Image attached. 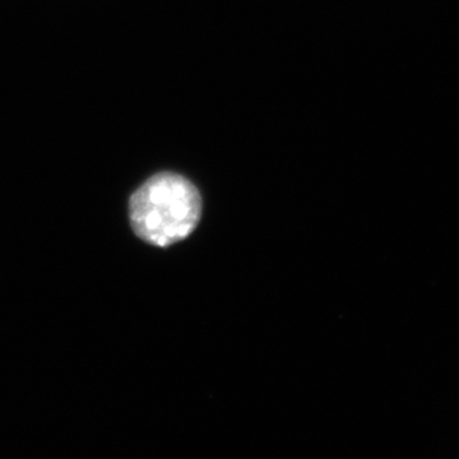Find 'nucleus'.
I'll use <instances>...</instances> for the list:
<instances>
[{
    "label": "nucleus",
    "instance_id": "nucleus-1",
    "mask_svg": "<svg viewBox=\"0 0 459 459\" xmlns=\"http://www.w3.org/2000/svg\"><path fill=\"white\" fill-rule=\"evenodd\" d=\"M202 213L198 189L181 175L161 172L135 190L129 216L135 234L147 243L168 247L195 231Z\"/></svg>",
    "mask_w": 459,
    "mask_h": 459
}]
</instances>
